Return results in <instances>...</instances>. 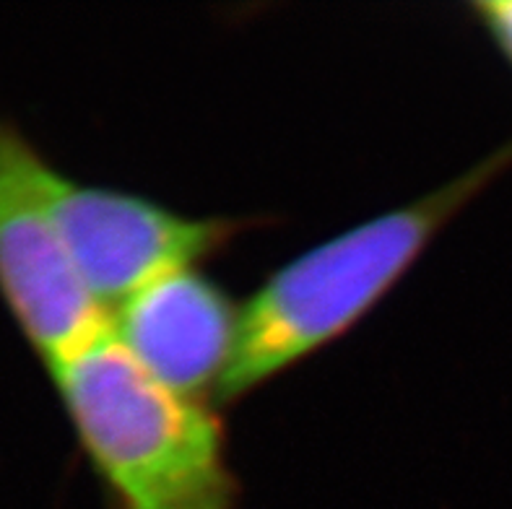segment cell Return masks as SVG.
<instances>
[{
    "label": "cell",
    "mask_w": 512,
    "mask_h": 509,
    "mask_svg": "<svg viewBox=\"0 0 512 509\" xmlns=\"http://www.w3.org/2000/svg\"><path fill=\"white\" fill-rule=\"evenodd\" d=\"M512 169V138L445 185L299 252L240 307L219 403L247 398L357 328L422 260L450 221Z\"/></svg>",
    "instance_id": "1"
},
{
    "label": "cell",
    "mask_w": 512,
    "mask_h": 509,
    "mask_svg": "<svg viewBox=\"0 0 512 509\" xmlns=\"http://www.w3.org/2000/svg\"><path fill=\"white\" fill-rule=\"evenodd\" d=\"M47 372L120 509H237L219 413L143 372L110 325L50 361Z\"/></svg>",
    "instance_id": "2"
},
{
    "label": "cell",
    "mask_w": 512,
    "mask_h": 509,
    "mask_svg": "<svg viewBox=\"0 0 512 509\" xmlns=\"http://www.w3.org/2000/svg\"><path fill=\"white\" fill-rule=\"evenodd\" d=\"M45 185L65 255L104 312L154 278L214 258L250 226L247 219L188 216L146 195L86 185L55 164Z\"/></svg>",
    "instance_id": "3"
},
{
    "label": "cell",
    "mask_w": 512,
    "mask_h": 509,
    "mask_svg": "<svg viewBox=\"0 0 512 509\" xmlns=\"http://www.w3.org/2000/svg\"><path fill=\"white\" fill-rule=\"evenodd\" d=\"M50 162L0 117V299L21 336L45 364L68 354L107 325L89 297L52 224Z\"/></svg>",
    "instance_id": "4"
},
{
    "label": "cell",
    "mask_w": 512,
    "mask_h": 509,
    "mask_svg": "<svg viewBox=\"0 0 512 509\" xmlns=\"http://www.w3.org/2000/svg\"><path fill=\"white\" fill-rule=\"evenodd\" d=\"M240 307L195 265L133 291L107 315V325L130 359L156 382L211 403L237 348Z\"/></svg>",
    "instance_id": "5"
},
{
    "label": "cell",
    "mask_w": 512,
    "mask_h": 509,
    "mask_svg": "<svg viewBox=\"0 0 512 509\" xmlns=\"http://www.w3.org/2000/svg\"><path fill=\"white\" fill-rule=\"evenodd\" d=\"M468 11L512 71V0H476Z\"/></svg>",
    "instance_id": "6"
}]
</instances>
